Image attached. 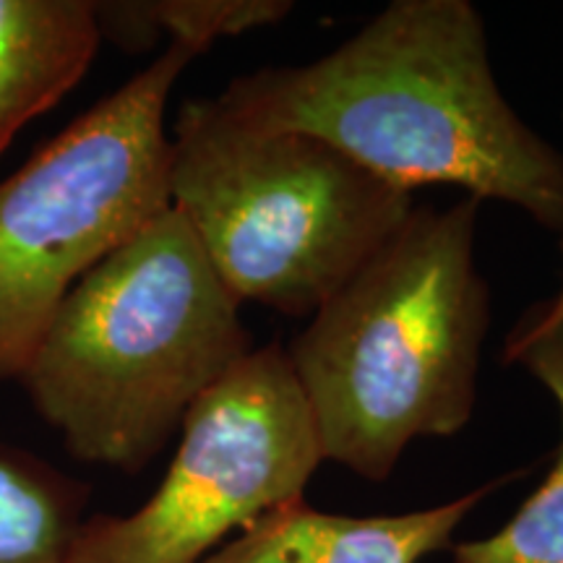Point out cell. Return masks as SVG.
I'll use <instances>...</instances> for the list:
<instances>
[{
	"mask_svg": "<svg viewBox=\"0 0 563 563\" xmlns=\"http://www.w3.org/2000/svg\"><path fill=\"white\" fill-rule=\"evenodd\" d=\"M167 180L235 300L285 316L319 311L415 209L412 191L327 141L258 129L214 95L180 104Z\"/></svg>",
	"mask_w": 563,
	"mask_h": 563,
	"instance_id": "4",
	"label": "cell"
},
{
	"mask_svg": "<svg viewBox=\"0 0 563 563\" xmlns=\"http://www.w3.org/2000/svg\"><path fill=\"white\" fill-rule=\"evenodd\" d=\"M170 467L131 514H89L70 563H203L272 506L302 496L323 462L279 342L253 347L203 394Z\"/></svg>",
	"mask_w": 563,
	"mask_h": 563,
	"instance_id": "6",
	"label": "cell"
},
{
	"mask_svg": "<svg viewBox=\"0 0 563 563\" xmlns=\"http://www.w3.org/2000/svg\"><path fill=\"white\" fill-rule=\"evenodd\" d=\"M504 363L522 365L551 391L563 426V323L517 321L504 342ZM452 563H563V439L553 467L517 514L488 538L452 545Z\"/></svg>",
	"mask_w": 563,
	"mask_h": 563,
	"instance_id": "9",
	"label": "cell"
},
{
	"mask_svg": "<svg viewBox=\"0 0 563 563\" xmlns=\"http://www.w3.org/2000/svg\"><path fill=\"white\" fill-rule=\"evenodd\" d=\"M525 316L530 321L538 323V327H559V323H563V282L553 298H548L543 302H534L532 308H527Z\"/></svg>",
	"mask_w": 563,
	"mask_h": 563,
	"instance_id": "12",
	"label": "cell"
},
{
	"mask_svg": "<svg viewBox=\"0 0 563 563\" xmlns=\"http://www.w3.org/2000/svg\"><path fill=\"white\" fill-rule=\"evenodd\" d=\"M256 347L178 209L76 282L19 386L74 460L144 473Z\"/></svg>",
	"mask_w": 563,
	"mask_h": 563,
	"instance_id": "3",
	"label": "cell"
},
{
	"mask_svg": "<svg viewBox=\"0 0 563 563\" xmlns=\"http://www.w3.org/2000/svg\"><path fill=\"white\" fill-rule=\"evenodd\" d=\"M287 0H108L97 3L102 42L125 53L152 51L162 37L207 53L217 40L277 24Z\"/></svg>",
	"mask_w": 563,
	"mask_h": 563,
	"instance_id": "11",
	"label": "cell"
},
{
	"mask_svg": "<svg viewBox=\"0 0 563 563\" xmlns=\"http://www.w3.org/2000/svg\"><path fill=\"white\" fill-rule=\"evenodd\" d=\"M100 45L97 0H0V157L79 87Z\"/></svg>",
	"mask_w": 563,
	"mask_h": 563,
	"instance_id": "8",
	"label": "cell"
},
{
	"mask_svg": "<svg viewBox=\"0 0 563 563\" xmlns=\"http://www.w3.org/2000/svg\"><path fill=\"white\" fill-rule=\"evenodd\" d=\"M89 496L58 464L0 441V563H70Z\"/></svg>",
	"mask_w": 563,
	"mask_h": 563,
	"instance_id": "10",
	"label": "cell"
},
{
	"mask_svg": "<svg viewBox=\"0 0 563 563\" xmlns=\"http://www.w3.org/2000/svg\"><path fill=\"white\" fill-rule=\"evenodd\" d=\"M477 211L473 196L415 207L285 347L323 462L382 483L415 439L454 435L473 418L490 329Z\"/></svg>",
	"mask_w": 563,
	"mask_h": 563,
	"instance_id": "2",
	"label": "cell"
},
{
	"mask_svg": "<svg viewBox=\"0 0 563 563\" xmlns=\"http://www.w3.org/2000/svg\"><path fill=\"white\" fill-rule=\"evenodd\" d=\"M199 55L167 45L0 180V386L19 384L76 282L170 209L167 102Z\"/></svg>",
	"mask_w": 563,
	"mask_h": 563,
	"instance_id": "5",
	"label": "cell"
},
{
	"mask_svg": "<svg viewBox=\"0 0 563 563\" xmlns=\"http://www.w3.org/2000/svg\"><path fill=\"white\" fill-rule=\"evenodd\" d=\"M222 108L327 141L391 186H460L563 235V154L506 102L470 0H394L306 66L230 79Z\"/></svg>",
	"mask_w": 563,
	"mask_h": 563,
	"instance_id": "1",
	"label": "cell"
},
{
	"mask_svg": "<svg viewBox=\"0 0 563 563\" xmlns=\"http://www.w3.org/2000/svg\"><path fill=\"white\" fill-rule=\"evenodd\" d=\"M509 481L498 477L431 509L384 517L329 514L298 496L266 509L203 563H420L452 548L475 506Z\"/></svg>",
	"mask_w": 563,
	"mask_h": 563,
	"instance_id": "7",
	"label": "cell"
}]
</instances>
